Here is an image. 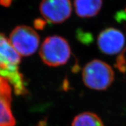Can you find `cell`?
<instances>
[{
    "instance_id": "obj_14",
    "label": "cell",
    "mask_w": 126,
    "mask_h": 126,
    "mask_svg": "<svg viewBox=\"0 0 126 126\" xmlns=\"http://www.w3.org/2000/svg\"></svg>"
},
{
    "instance_id": "obj_5",
    "label": "cell",
    "mask_w": 126,
    "mask_h": 126,
    "mask_svg": "<svg viewBox=\"0 0 126 126\" xmlns=\"http://www.w3.org/2000/svg\"><path fill=\"white\" fill-rule=\"evenodd\" d=\"M40 11L43 18L53 23H61L70 16L72 6L70 0H42Z\"/></svg>"
},
{
    "instance_id": "obj_6",
    "label": "cell",
    "mask_w": 126,
    "mask_h": 126,
    "mask_svg": "<svg viewBox=\"0 0 126 126\" xmlns=\"http://www.w3.org/2000/svg\"><path fill=\"white\" fill-rule=\"evenodd\" d=\"M125 45V37L122 32L114 28L103 30L97 38V45L102 53L108 55L118 54Z\"/></svg>"
},
{
    "instance_id": "obj_13",
    "label": "cell",
    "mask_w": 126,
    "mask_h": 126,
    "mask_svg": "<svg viewBox=\"0 0 126 126\" xmlns=\"http://www.w3.org/2000/svg\"><path fill=\"white\" fill-rule=\"evenodd\" d=\"M12 0H0V4L4 7H9L11 4Z\"/></svg>"
},
{
    "instance_id": "obj_3",
    "label": "cell",
    "mask_w": 126,
    "mask_h": 126,
    "mask_svg": "<svg viewBox=\"0 0 126 126\" xmlns=\"http://www.w3.org/2000/svg\"><path fill=\"white\" fill-rule=\"evenodd\" d=\"M39 54L46 65L57 67L64 65L68 61L71 48L65 39L59 36H51L43 41Z\"/></svg>"
},
{
    "instance_id": "obj_1",
    "label": "cell",
    "mask_w": 126,
    "mask_h": 126,
    "mask_svg": "<svg viewBox=\"0 0 126 126\" xmlns=\"http://www.w3.org/2000/svg\"><path fill=\"white\" fill-rule=\"evenodd\" d=\"M20 60V56L9 39L0 32V77L7 79L18 94L26 92L23 76L19 70Z\"/></svg>"
},
{
    "instance_id": "obj_11",
    "label": "cell",
    "mask_w": 126,
    "mask_h": 126,
    "mask_svg": "<svg viewBox=\"0 0 126 126\" xmlns=\"http://www.w3.org/2000/svg\"><path fill=\"white\" fill-rule=\"evenodd\" d=\"M46 25V22L42 19H37L34 22V27L37 29H42Z\"/></svg>"
},
{
    "instance_id": "obj_2",
    "label": "cell",
    "mask_w": 126,
    "mask_h": 126,
    "mask_svg": "<svg viewBox=\"0 0 126 126\" xmlns=\"http://www.w3.org/2000/svg\"><path fill=\"white\" fill-rule=\"evenodd\" d=\"M83 83L88 88L104 91L109 88L114 80V72L110 65L100 60H94L82 70Z\"/></svg>"
},
{
    "instance_id": "obj_9",
    "label": "cell",
    "mask_w": 126,
    "mask_h": 126,
    "mask_svg": "<svg viewBox=\"0 0 126 126\" xmlns=\"http://www.w3.org/2000/svg\"><path fill=\"white\" fill-rule=\"evenodd\" d=\"M72 126H105L102 119L91 112H83L74 118Z\"/></svg>"
},
{
    "instance_id": "obj_4",
    "label": "cell",
    "mask_w": 126,
    "mask_h": 126,
    "mask_svg": "<svg viewBox=\"0 0 126 126\" xmlns=\"http://www.w3.org/2000/svg\"><path fill=\"white\" fill-rule=\"evenodd\" d=\"M9 40L14 49L22 56H29L34 54L40 43V37L37 32L25 25H20L14 28Z\"/></svg>"
},
{
    "instance_id": "obj_8",
    "label": "cell",
    "mask_w": 126,
    "mask_h": 126,
    "mask_svg": "<svg viewBox=\"0 0 126 126\" xmlns=\"http://www.w3.org/2000/svg\"><path fill=\"white\" fill-rule=\"evenodd\" d=\"M103 5V0H74L77 15L81 18H91L99 13Z\"/></svg>"
},
{
    "instance_id": "obj_10",
    "label": "cell",
    "mask_w": 126,
    "mask_h": 126,
    "mask_svg": "<svg viewBox=\"0 0 126 126\" xmlns=\"http://www.w3.org/2000/svg\"><path fill=\"white\" fill-rule=\"evenodd\" d=\"M116 67L121 72H126V61L123 56H120L117 59Z\"/></svg>"
},
{
    "instance_id": "obj_7",
    "label": "cell",
    "mask_w": 126,
    "mask_h": 126,
    "mask_svg": "<svg viewBox=\"0 0 126 126\" xmlns=\"http://www.w3.org/2000/svg\"><path fill=\"white\" fill-rule=\"evenodd\" d=\"M11 88L7 79L0 77V126H15V120L12 114Z\"/></svg>"
},
{
    "instance_id": "obj_12",
    "label": "cell",
    "mask_w": 126,
    "mask_h": 126,
    "mask_svg": "<svg viewBox=\"0 0 126 126\" xmlns=\"http://www.w3.org/2000/svg\"><path fill=\"white\" fill-rule=\"evenodd\" d=\"M116 20L119 22L123 21V20H126V13L124 11H120L117 12L116 17Z\"/></svg>"
}]
</instances>
